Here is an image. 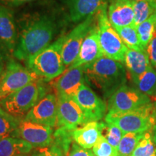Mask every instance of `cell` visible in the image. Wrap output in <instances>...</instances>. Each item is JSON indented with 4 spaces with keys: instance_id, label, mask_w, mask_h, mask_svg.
<instances>
[{
    "instance_id": "obj_18",
    "label": "cell",
    "mask_w": 156,
    "mask_h": 156,
    "mask_svg": "<svg viewBox=\"0 0 156 156\" xmlns=\"http://www.w3.org/2000/svg\"><path fill=\"white\" fill-rule=\"evenodd\" d=\"M106 4V0H67L70 20L77 23L94 16Z\"/></svg>"
},
{
    "instance_id": "obj_41",
    "label": "cell",
    "mask_w": 156,
    "mask_h": 156,
    "mask_svg": "<svg viewBox=\"0 0 156 156\" xmlns=\"http://www.w3.org/2000/svg\"><path fill=\"white\" fill-rule=\"evenodd\" d=\"M155 104H156V101H155Z\"/></svg>"
},
{
    "instance_id": "obj_19",
    "label": "cell",
    "mask_w": 156,
    "mask_h": 156,
    "mask_svg": "<svg viewBox=\"0 0 156 156\" xmlns=\"http://www.w3.org/2000/svg\"><path fill=\"white\" fill-rule=\"evenodd\" d=\"M124 63L129 73L132 81L143 75L152 66L146 51H137L128 48Z\"/></svg>"
},
{
    "instance_id": "obj_32",
    "label": "cell",
    "mask_w": 156,
    "mask_h": 156,
    "mask_svg": "<svg viewBox=\"0 0 156 156\" xmlns=\"http://www.w3.org/2000/svg\"><path fill=\"white\" fill-rule=\"evenodd\" d=\"M146 51L149 56L150 62H151L152 66L155 67L156 69V32L154 34L151 41L147 45Z\"/></svg>"
},
{
    "instance_id": "obj_8",
    "label": "cell",
    "mask_w": 156,
    "mask_h": 156,
    "mask_svg": "<svg viewBox=\"0 0 156 156\" xmlns=\"http://www.w3.org/2000/svg\"><path fill=\"white\" fill-rule=\"evenodd\" d=\"M151 102L148 95L137 88L125 84L108 98L107 109L108 112H125L134 110Z\"/></svg>"
},
{
    "instance_id": "obj_14",
    "label": "cell",
    "mask_w": 156,
    "mask_h": 156,
    "mask_svg": "<svg viewBox=\"0 0 156 156\" xmlns=\"http://www.w3.org/2000/svg\"><path fill=\"white\" fill-rule=\"evenodd\" d=\"M104 55L99 42L97 24L95 23L82 44L77 58L68 68H75L88 65L102 57Z\"/></svg>"
},
{
    "instance_id": "obj_26",
    "label": "cell",
    "mask_w": 156,
    "mask_h": 156,
    "mask_svg": "<svg viewBox=\"0 0 156 156\" xmlns=\"http://www.w3.org/2000/svg\"><path fill=\"white\" fill-rule=\"evenodd\" d=\"M140 42L144 49L146 50L147 45L153 39L156 32V13L136 26Z\"/></svg>"
},
{
    "instance_id": "obj_3",
    "label": "cell",
    "mask_w": 156,
    "mask_h": 156,
    "mask_svg": "<svg viewBox=\"0 0 156 156\" xmlns=\"http://www.w3.org/2000/svg\"><path fill=\"white\" fill-rule=\"evenodd\" d=\"M65 35L60 36L47 47L27 60L26 67L43 81H51L59 77L66 70L62 50Z\"/></svg>"
},
{
    "instance_id": "obj_17",
    "label": "cell",
    "mask_w": 156,
    "mask_h": 156,
    "mask_svg": "<svg viewBox=\"0 0 156 156\" xmlns=\"http://www.w3.org/2000/svg\"><path fill=\"white\" fill-rule=\"evenodd\" d=\"M107 13L114 28L134 25V7L132 0H110Z\"/></svg>"
},
{
    "instance_id": "obj_23",
    "label": "cell",
    "mask_w": 156,
    "mask_h": 156,
    "mask_svg": "<svg viewBox=\"0 0 156 156\" xmlns=\"http://www.w3.org/2000/svg\"><path fill=\"white\" fill-rule=\"evenodd\" d=\"M134 25L137 26L156 12V0H140L133 2Z\"/></svg>"
},
{
    "instance_id": "obj_39",
    "label": "cell",
    "mask_w": 156,
    "mask_h": 156,
    "mask_svg": "<svg viewBox=\"0 0 156 156\" xmlns=\"http://www.w3.org/2000/svg\"><path fill=\"white\" fill-rule=\"evenodd\" d=\"M132 1H133V2H136V1H140V0H132Z\"/></svg>"
},
{
    "instance_id": "obj_35",
    "label": "cell",
    "mask_w": 156,
    "mask_h": 156,
    "mask_svg": "<svg viewBox=\"0 0 156 156\" xmlns=\"http://www.w3.org/2000/svg\"><path fill=\"white\" fill-rule=\"evenodd\" d=\"M152 132H153V134H152L153 135V139L156 145V124L154 125L153 129H152Z\"/></svg>"
},
{
    "instance_id": "obj_43",
    "label": "cell",
    "mask_w": 156,
    "mask_h": 156,
    "mask_svg": "<svg viewBox=\"0 0 156 156\" xmlns=\"http://www.w3.org/2000/svg\"><path fill=\"white\" fill-rule=\"evenodd\" d=\"M155 13H156V12H155Z\"/></svg>"
},
{
    "instance_id": "obj_38",
    "label": "cell",
    "mask_w": 156,
    "mask_h": 156,
    "mask_svg": "<svg viewBox=\"0 0 156 156\" xmlns=\"http://www.w3.org/2000/svg\"><path fill=\"white\" fill-rule=\"evenodd\" d=\"M89 156H95V155L94 153H93V151H89Z\"/></svg>"
},
{
    "instance_id": "obj_30",
    "label": "cell",
    "mask_w": 156,
    "mask_h": 156,
    "mask_svg": "<svg viewBox=\"0 0 156 156\" xmlns=\"http://www.w3.org/2000/svg\"><path fill=\"white\" fill-rule=\"evenodd\" d=\"M93 152L95 156H118L117 149L111 145L101 136L93 147Z\"/></svg>"
},
{
    "instance_id": "obj_22",
    "label": "cell",
    "mask_w": 156,
    "mask_h": 156,
    "mask_svg": "<svg viewBox=\"0 0 156 156\" xmlns=\"http://www.w3.org/2000/svg\"><path fill=\"white\" fill-rule=\"evenodd\" d=\"M20 119L0 107V140L8 136L18 137Z\"/></svg>"
},
{
    "instance_id": "obj_12",
    "label": "cell",
    "mask_w": 156,
    "mask_h": 156,
    "mask_svg": "<svg viewBox=\"0 0 156 156\" xmlns=\"http://www.w3.org/2000/svg\"><path fill=\"white\" fill-rule=\"evenodd\" d=\"M18 137L28 142L34 148L48 147L54 142L52 127L31 122L25 118L20 119Z\"/></svg>"
},
{
    "instance_id": "obj_28",
    "label": "cell",
    "mask_w": 156,
    "mask_h": 156,
    "mask_svg": "<svg viewBox=\"0 0 156 156\" xmlns=\"http://www.w3.org/2000/svg\"><path fill=\"white\" fill-rule=\"evenodd\" d=\"M151 130L144 133L143 137L138 142L130 156H156V145Z\"/></svg>"
},
{
    "instance_id": "obj_42",
    "label": "cell",
    "mask_w": 156,
    "mask_h": 156,
    "mask_svg": "<svg viewBox=\"0 0 156 156\" xmlns=\"http://www.w3.org/2000/svg\"><path fill=\"white\" fill-rule=\"evenodd\" d=\"M155 101H156V99H155Z\"/></svg>"
},
{
    "instance_id": "obj_9",
    "label": "cell",
    "mask_w": 156,
    "mask_h": 156,
    "mask_svg": "<svg viewBox=\"0 0 156 156\" xmlns=\"http://www.w3.org/2000/svg\"><path fill=\"white\" fill-rule=\"evenodd\" d=\"M94 23L95 15L87 17L65 36L62 55L66 67H70L77 58L82 44Z\"/></svg>"
},
{
    "instance_id": "obj_21",
    "label": "cell",
    "mask_w": 156,
    "mask_h": 156,
    "mask_svg": "<svg viewBox=\"0 0 156 156\" xmlns=\"http://www.w3.org/2000/svg\"><path fill=\"white\" fill-rule=\"evenodd\" d=\"M34 147L19 137L8 136L0 140V156H20L27 155Z\"/></svg>"
},
{
    "instance_id": "obj_1",
    "label": "cell",
    "mask_w": 156,
    "mask_h": 156,
    "mask_svg": "<svg viewBox=\"0 0 156 156\" xmlns=\"http://www.w3.org/2000/svg\"><path fill=\"white\" fill-rule=\"evenodd\" d=\"M55 20L48 15H38L26 22L13 52L20 61L26 62L29 58L51 44L56 31Z\"/></svg>"
},
{
    "instance_id": "obj_25",
    "label": "cell",
    "mask_w": 156,
    "mask_h": 156,
    "mask_svg": "<svg viewBox=\"0 0 156 156\" xmlns=\"http://www.w3.org/2000/svg\"><path fill=\"white\" fill-rule=\"evenodd\" d=\"M133 82L142 93L148 96L156 95V70L153 67Z\"/></svg>"
},
{
    "instance_id": "obj_6",
    "label": "cell",
    "mask_w": 156,
    "mask_h": 156,
    "mask_svg": "<svg viewBox=\"0 0 156 156\" xmlns=\"http://www.w3.org/2000/svg\"><path fill=\"white\" fill-rule=\"evenodd\" d=\"M107 7L108 5L106 4L96 14V24L101 48L105 56L116 61L124 62L128 48L109 21Z\"/></svg>"
},
{
    "instance_id": "obj_11",
    "label": "cell",
    "mask_w": 156,
    "mask_h": 156,
    "mask_svg": "<svg viewBox=\"0 0 156 156\" xmlns=\"http://www.w3.org/2000/svg\"><path fill=\"white\" fill-rule=\"evenodd\" d=\"M57 124L58 128L73 131L87 123L80 106L73 98L58 96Z\"/></svg>"
},
{
    "instance_id": "obj_4",
    "label": "cell",
    "mask_w": 156,
    "mask_h": 156,
    "mask_svg": "<svg viewBox=\"0 0 156 156\" xmlns=\"http://www.w3.org/2000/svg\"><path fill=\"white\" fill-rule=\"evenodd\" d=\"M105 122L118 126L125 133H145L153 129L156 124V104L149 103L140 108L125 112H108Z\"/></svg>"
},
{
    "instance_id": "obj_27",
    "label": "cell",
    "mask_w": 156,
    "mask_h": 156,
    "mask_svg": "<svg viewBox=\"0 0 156 156\" xmlns=\"http://www.w3.org/2000/svg\"><path fill=\"white\" fill-rule=\"evenodd\" d=\"M144 133L129 132L123 135L117 147L118 156H130L136 145L143 137Z\"/></svg>"
},
{
    "instance_id": "obj_24",
    "label": "cell",
    "mask_w": 156,
    "mask_h": 156,
    "mask_svg": "<svg viewBox=\"0 0 156 156\" xmlns=\"http://www.w3.org/2000/svg\"><path fill=\"white\" fill-rule=\"evenodd\" d=\"M114 28L128 48L137 51H146L142 47L136 27L134 25Z\"/></svg>"
},
{
    "instance_id": "obj_33",
    "label": "cell",
    "mask_w": 156,
    "mask_h": 156,
    "mask_svg": "<svg viewBox=\"0 0 156 156\" xmlns=\"http://www.w3.org/2000/svg\"><path fill=\"white\" fill-rule=\"evenodd\" d=\"M90 150L82 147L75 142L71 144L69 153L67 156H89Z\"/></svg>"
},
{
    "instance_id": "obj_37",
    "label": "cell",
    "mask_w": 156,
    "mask_h": 156,
    "mask_svg": "<svg viewBox=\"0 0 156 156\" xmlns=\"http://www.w3.org/2000/svg\"><path fill=\"white\" fill-rule=\"evenodd\" d=\"M3 73H4V64H0V77L2 75Z\"/></svg>"
},
{
    "instance_id": "obj_13",
    "label": "cell",
    "mask_w": 156,
    "mask_h": 156,
    "mask_svg": "<svg viewBox=\"0 0 156 156\" xmlns=\"http://www.w3.org/2000/svg\"><path fill=\"white\" fill-rule=\"evenodd\" d=\"M58 98L53 93L46 95L38 101L24 117L38 124L54 127L57 124Z\"/></svg>"
},
{
    "instance_id": "obj_10",
    "label": "cell",
    "mask_w": 156,
    "mask_h": 156,
    "mask_svg": "<svg viewBox=\"0 0 156 156\" xmlns=\"http://www.w3.org/2000/svg\"><path fill=\"white\" fill-rule=\"evenodd\" d=\"M73 98L83 111L87 122H98L106 116L107 104L85 83Z\"/></svg>"
},
{
    "instance_id": "obj_2",
    "label": "cell",
    "mask_w": 156,
    "mask_h": 156,
    "mask_svg": "<svg viewBox=\"0 0 156 156\" xmlns=\"http://www.w3.org/2000/svg\"><path fill=\"white\" fill-rule=\"evenodd\" d=\"M83 68L85 83L98 90L105 98L126 83V71L122 62L105 56Z\"/></svg>"
},
{
    "instance_id": "obj_16",
    "label": "cell",
    "mask_w": 156,
    "mask_h": 156,
    "mask_svg": "<svg viewBox=\"0 0 156 156\" xmlns=\"http://www.w3.org/2000/svg\"><path fill=\"white\" fill-rule=\"evenodd\" d=\"M18 40L12 12L0 4V46L5 51L13 54Z\"/></svg>"
},
{
    "instance_id": "obj_15",
    "label": "cell",
    "mask_w": 156,
    "mask_h": 156,
    "mask_svg": "<svg viewBox=\"0 0 156 156\" xmlns=\"http://www.w3.org/2000/svg\"><path fill=\"white\" fill-rule=\"evenodd\" d=\"M85 83L83 66L68 68L54 81L56 96L73 98Z\"/></svg>"
},
{
    "instance_id": "obj_5",
    "label": "cell",
    "mask_w": 156,
    "mask_h": 156,
    "mask_svg": "<svg viewBox=\"0 0 156 156\" xmlns=\"http://www.w3.org/2000/svg\"><path fill=\"white\" fill-rule=\"evenodd\" d=\"M46 95V87L41 79L32 81L0 102V107L17 119L24 116Z\"/></svg>"
},
{
    "instance_id": "obj_40",
    "label": "cell",
    "mask_w": 156,
    "mask_h": 156,
    "mask_svg": "<svg viewBox=\"0 0 156 156\" xmlns=\"http://www.w3.org/2000/svg\"><path fill=\"white\" fill-rule=\"evenodd\" d=\"M20 156H28L27 155H20Z\"/></svg>"
},
{
    "instance_id": "obj_31",
    "label": "cell",
    "mask_w": 156,
    "mask_h": 156,
    "mask_svg": "<svg viewBox=\"0 0 156 156\" xmlns=\"http://www.w3.org/2000/svg\"><path fill=\"white\" fill-rule=\"evenodd\" d=\"M30 156H66V155L61 147L52 144L48 147L33 149Z\"/></svg>"
},
{
    "instance_id": "obj_29",
    "label": "cell",
    "mask_w": 156,
    "mask_h": 156,
    "mask_svg": "<svg viewBox=\"0 0 156 156\" xmlns=\"http://www.w3.org/2000/svg\"><path fill=\"white\" fill-rule=\"evenodd\" d=\"M101 134L117 149L124 133L117 126L105 122H101Z\"/></svg>"
},
{
    "instance_id": "obj_20",
    "label": "cell",
    "mask_w": 156,
    "mask_h": 156,
    "mask_svg": "<svg viewBox=\"0 0 156 156\" xmlns=\"http://www.w3.org/2000/svg\"><path fill=\"white\" fill-rule=\"evenodd\" d=\"M73 138L76 143L85 149L90 150L95 145L101 136V122H90L82 127L72 132Z\"/></svg>"
},
{
    "instance_id": "obj_7",
    "label": "cell",
    "mask_w": 156,
    "mask_h": 156,
    "mask_svg": "<svg viewBox=\"0 0 156 156\" xmlns=\"http://www.w3.org/2000/svg\"><path fill=\"white\" fill-rule=\"evenodd\" d=\"M38 79L40 78L28 67L14 59H9L0 77V102Z\"/></svg>"
},
{
    "instance_id": "obj_36",
    "label": "cell",
    "mask_w": 156,
    "mask_h": 156,
    "mask_svg": "<svg viewBox=\"0 0 156 156\" xmlns=\"http://www.w3.org/2000/svg\"><path fill=\"white\" fill-rule=\"evenodd\" d=\"M3 62H4V55L2 53V48L1 46H0V64H4Z\"/></svg>"
},
{
    "instance_id": "obj_34",
    "label": "cell",
    "mask_w": 156,
    "mask_h": 156,
    "mask_svg": "<svg viewBox=\"0 0 156 156\" xmlns=\"http://www.w3.org/2000/svg\"><path fill=\"white\" fill-rule=\"evenodd\" d=\"M35 0H0V4L6 7H18L25 3L30 2Z\"/></svg>"
}]
</instances>
